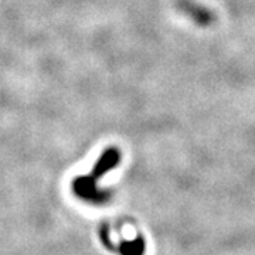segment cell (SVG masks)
Returning a JSON list of instances; mask_svg holds the SVG:
<instances>
[{"instance_id": "cell-1", "label": "cell", "mask_w": 255, "mask_h": 255, "mask_svg": "<svg viewBox=\"0 0 255 255\" xmlns=\"http://www.w3.org/2000/svg\"><path fill=\"white\" fill-rule=\"evenodd\" d=\"M95 177L90 176H81L78 179H75L73 183L74 191L85 200H97L100 197V193L97 190L95 186Z\"/></svg>"}, {"instance_id": "cell-2", "label": "cell", "mask_w": 255, "mask_h": 255, "mask_svg": "<svg viewBox=\"0 0 255 255\" xmlns=\"http://www.w3.org/2000/svg\"><path fill=\"white\" fill-rule=\"evenodd\" d=\"M119 162V153L117 149H108L104 152V155L101 156L100 160L97 162L94 170H92L91 176L98 179L104 173H107L108 170H111L112 167H115L117 163Z\"/></svg>"}]
</instances>
